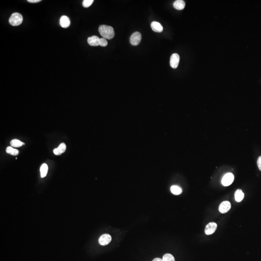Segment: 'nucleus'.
Returning a JSON list of instances; mask_svg holds the SVG:
<instances>
[{"mask_svg":"<svg viewBox=\"0 0 261 261\" xmlns=\"http://www.w3.org/2000/svg\"><path fill=\"white\" fill-rule=\"evenodd\" d=\"M100 35L105 39H112L115 36V32L113 27L107 25H101L99 28Z\"/></svg>","mask_w":261,"mask_h":261,"instance_id":"f257e3e1","label":"nucleus"},{"mask_svg":"<svg viewBox=\"0 0 261 261\" xmlns=\"http://www.w3.org/2000/svg\"><path fill=\"white\" fill-rule=\"evenodd\" d=\"M141 38V33L139 32H135L130 36V44L133 46H137L140 43Z\"/></svg>","mask_w":261,"mask_h":261,"instance_id":"20e7f679","label":"nucleus"},{"mask_svg":"<svg viewBox=\"0 0 261 261\" xmlns=\"http://www.w3.org/2000/svg\"><path fill=\"white\" fill-rule=\"evenodd\" d=\"M88 43L91 46H98L100 45V38L97 36L90 37L88 39Z\"/></svg>","mask_w":261,"mask_h":261,"instance_id":"9d476101","label":"nucleus"},{"mask_svg":"<svg viewBox=\"0 0 261 261\" xmlns=\"http://www.w3.org/2000/svg\"><path fill=\"white\" fill-rule=\"evenodd\" d=\"M231 207V203L229 201H224L219 206V211L222 213L228 212Z\"/></svg>","mask_w":261,"mask_h":261,"instance_id":"6e6552de","label":"nucleus"},{"mask_svg":"<svg viewBox=\"0 0 261 261\" xmlns=\"http://www.w3.org/2000/svg\"><path fill=\"white\" fill-rule=\"evenodd\" d=\"M235 201L238 202H240L243 199L244 194L242 190L238 189L235 192Z\"/></svg>","mask_w":261,"mask_h":261,"instance_id":"4468645a","label":"nucleus"},{"mask_svg":"<svg viewBox=\"0 0 261 261\" xmlns=\"http://www.w3.org/2000/svg\"><path fill=\"white\" fill-rule=\"evenodd\" d=\"M163 261H175V258L171 254H165L162 258Z\"/></svg>","mask_w":261,"mask_h":261,"instance_id":"6ab92c4d","label":"nucleus"},{"mask_svg":"<svg viewBox=\"0 0 261 261\" xmlns=\"http://www.w3.org/2000/svg\"><path fill=\"white\" fill-rule=\"evenodd\" d=\"M59 24L61 27L64 28H67L70 25V19L67 16H62L59 20Z\"/></svg>","mask_w":261,"mask_h":261,"instance_id":"1a4fd4ad","label":"nucleus"},{"mask_svg":"<svg viewBox=\"0 0 261 261\" xmlns=\"http://www.w3.org/2000/svg\"><path fill=\"white\" fill-rule=\"evenodd\" d=\"M66 149V146L65 145V144L62 143L59 146L58 148L54 149V153L56 155H61V154L65 152Z\"/></svg>","mask_w":261,"mask_h":261,"instance_id":"9b49d317","label":"nucleus"},{"mask_svg":"<svg viewBox=\"0 0 261 261\" xmlns=\"http://www.w3.org/2000/svg\"><path fill=\"white\" fill-rule=\"evenodd\" d=\"M151 27L154 32H161L163 30V27L158 22L153 21L151 24Z\"/></svg>","mask_w":261,"mask_h":261,"instance_id":"f8f14e48","label":"nucleus"},{"mask_svg":"<svg viewBox=\"0 0 261 261\" xmlns=\"http://www.w3.org/2000/svg\"><path fill=\"white\" fill-rule=\"evenodd\" d=\"M6 151L7 153L13 156H17L19 153V151L17 149H14L11 146H8L6 149Z\"/></svg>","mask_w":261,"mask_h":261,"instance_id":"a211bd4d","label":"nucleus"},{"mask_svg":"<svg viewBox=\"0 0 261 261\" xmlns=\"http://www.w3.org/2000/svg\"><path fill=\"white\" fill-rule=\"evenodd\" d=\"M180 56L177 53H174L172 55L170 58V64L171 67L175 69L178 67V64L180 62Z\"/></svg>","mask_w":261,"mask_h":261,"instance_id":"39448f33","label":"nucleus"},{"mask_svg":"<svg viewBox=\"0 0 261 261\" xmlns=\"http://www.w3.org/2000/svg\"><path fill=\"white\" fill-rule=\"evenodd\" d=\"M233 180L234 176L233 174L228 173L225 174L222 179V184L224 186H228L233 182Z\"/></svg>","mask_w":261,"mask_h":261,"instance_id":"7ed1b4c3","label":"nucleus"},{"mask_svg":"<svg viewBox=\"0 0 261 261\" xmlns=\"http://www.w3.org/2000/svg\"><path fill=\"white\" fill-rule=\"evenodd\" d=\"M108 44L106 39L104 38H100V46H106Z\"/></svg>","mask_w":261,"mask_h":261,"instance_id":"412c9836","label":"nucleus"},{"mask_svg":"<svg viewBox=\"0 0 261 261\" xmlns=\"http://www.w3.org/2000/svg\"><path fill=\"white\" fill-rule=\"evenodd\" d=\"M173 6L177 10H183L185 6V3L182 0H177L173 3Z\"/></svg>","mask_w":261,"mask_h":261,"instance_id":"ddd939ff","label":"nucleus"},{"mask_svg":"<svg viewBox=\"0 0 261 261\" xmlns=\"http://www.w3.org/2000/svg\"><path fill=\"white\" fill-rule=\"evenodd\" d=\"M10 145L13 147L18 148L22 146L23 145H25V143L17 139H13L10 142Z\"/></svg>","mask_w":261,"mask_h":261,"instance_id":"f3484780","label":"nucleus"},{"mask_svg":"<svg viewBox=\"0 0 261 261\" xmlns=\"http://www.w3.org/2000/svg\"><path fill=\"white\" fill-rule=\"evenodd\" d=\"M170 191H171V193L175 195H180L182 192V188L177 185H173L171 186Z\"/></svg>","mask_w":261,"mask_h":261,"instance_id":"2eb2a0df","label":"nucleus"},{"mask_svg":"<svg viewBox=\"0 0 261 261\" xmlns=\"http://www.w3.org/2000/svg\"><path fill=\"white\" fill-rule=\"evenodd\" d=\"M217 228V224L215 222H212L207 224L205 228V233L206 235H210L214 233Z\"/></svg>","mask_w":261,"mask_h":261,"instance_id":"423d86ee","label":"nucleus"},{"mask_svg":"<svg viewBox=\"0 0 261 261\" xmlns=\"http://www.w3.org/2000/svg\"><path fill=\"white\" fill-rule=\"evenodd\" d=\"M111 236L109 234H104L100 236L99 239V242L100 245L105 246L111 242Z\"/></svg>","mask_w":261,"mask_h":261,"instance_id":"0eeeda50","label":"nucleus"},{"mask_svg":"<svg viewBox=\"0 0 261 261\" xmlns=\"http://www.w3.org/2000/svg\"><path fill=\"white\" fill-rule=\"evenodd\" d=\"M152 261H163L162 259H161L160 258H155Z\"/></svg>","mask_w":261,"mask_h":261,"instance_id":"b1692460","label":"nucleus"},{"mask_svg":"<svg viewBox=\"0 0 261 261\" xmlns=\"http://www.w3.org/2000/svg\"><path fill=\"white\" fill-rule=\"evenodd\" d=\"M41 1V0H28V1L30 3H36Z\"/></svg>","mask_w":261,"mask_h":261,"instance_id":"5701e85b","label":"nucleus"},{"mask_svg":"<svg viewBox=\"0 0 261 261\" xmlns=\"http://www.w3.org/2000/svg\"><path fill=\"white\" fill-rule=\"evenodd\" d=\"M257 165L260 170L261 171V156H260L257 160Z\"/></svg>","mask_w":261,"mask_h":261,"instance_id":"4be33fe9","label":"nucleus"},{"mask_svg":"<svg viewBox=\"0 0 261 261\" xmlns=\"http://www.w3.org/2000/svg\"><path fill=\"white\" fill-rule=\"evenodd\" d=\"M48 166L46 164H43L40 167L41 177H44L48 173Z\"/></svg>","mask_w":261,"mask_h":261,"instance_id":"dca6fc26","label":"nucleus"},{"mask_svg":"<svg viewBox=\"0 0 261 261\" xmlns=\"http://www.w3.org/2000/svg\"><path fill=\"white\" fill-rule=\"evenodd\" d=\"M23 21V17L19 13H14L12 14L9 19V22L14 26L20 25Z\"/></svg>","mask_w":261,"mask_h":261,"instance_id":"f03ea898","label":"nucleus"},{"mask_svg":"<svg viewBox=\"0 0 261 261\" xmlns=\"http://www.w3.org/2000/svg\"><path fill=\"white\" fill-rule=\"evenodd\" d=\"M93 1H94L93 0H84L83 1V6L85 8H88L91 6Z\"/></svg>","mask_w":261,"mask_h":261,"instance_id":"aec40b11","label":"nucleus"}]
</instances>
